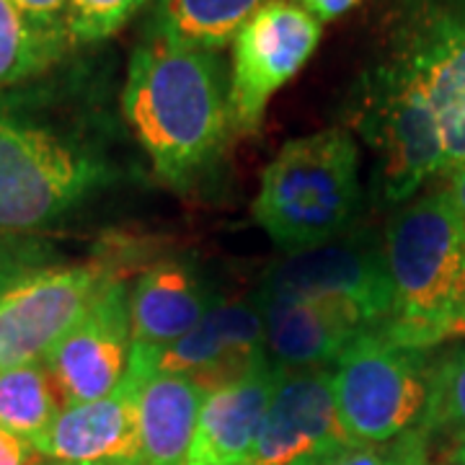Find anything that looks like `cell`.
<instances>
[{"mask_svg": "<svg viewBox=\"0 0 465 465\" xmlns=\"http://www.w3.org/2000/svg\"><path fill=\"white\" fill-rule=\"evenodd\" d=\"M122 106L158 179L186 186L232 130L231 70L220 52L143 39L130 57Z\"/></svg>", "mask_w": 465, "mask_h": 465, "instance_id": "1", "label": "cell"}, {"mask_svg": "<svg viewBox=\"0 0 465 465\" xmlns=\"http://www.w3.org/2000/svg\"><path fill=\"white\" fill-rule=\"evenodd\" d=\"M382 249L393 302L381 331L419 351L465 333V220L448 192L399 210Z\"/></svg>", "mask_w": 465, "mask_h": 465, "instance_id": "2", "label": "cell"}, {"mask_svg": "<svg viewBox=\"0 0 465 465\" xmlns=\"http://www.w3.org/2000/svg\"><path fill=\"white\" fill-rule=\"evenodd\" d=\"M360 148L344 127L290 140L264 168L253 217L280 249L344 235L360 210Z\"/></svg>", "mask_w": 465, "mask_h": 465, "instance_id": "3", "label": "cell"}, {"mask_svg": "<svg viewBox=\"0 0 465 465\" xmlns=\"http://www.w3.org/2000/svg\"><path fill=\"white\" fill-rule=\"evenodd\" d=\"M432 365L424 351L362 331L331 365V388L341 432L351 445L382 448L421 424Z\"/></svg>", "mask_w": 465, "mask_h": 465, "instance_id": "4", "label": "cell"}, {"mask_svg": "<svg viewBox=\"0 0 465 465\" xmlns=\"http://www.w3.org/2000/svg\"><path fill=\"white\" fill-rule=\"evenodd\" d=\"M357 130L381 161L385 200L406 202L445 171V134L427 88L391 60L370 67L357 88Z\"/></svg>", "mask_w": 465, "mask_h": 465, "instance_id": "5", "label": "cell"}, {"mask_svg": "<svg viewBox=\"0 0 465 465\" xmlns=\"http://www.w3.org/2000/svg\"><path fill=\"white\" fill-rule=\"evenodd\" d=\"M109 179V168L47 130L0 114V232L45 228Z\"/></svg>", "mask_w": 465, "mask_h": 465, "instance_id": "6", "label": "cell"}, {"mask_svg": "<svg viewBox=\"0 0 465 465\" xmlns=\"http://www.w3.org/2000/svg\"><path fill=\"white\" fill-rule=\"evenodd\" d=\"M259 292L326 302L365 329H381L393 302L385 249L367 232H344L313 249L290 251L266 269Z\"/></svg>", "mask_w": 465, "mask_h": 465, "instance_id": "7", "label": "cell"}, {"mask_svg": "<svg viewBox=\"0 0 465 465\" xmlns=\"http://www.w3.org/2000/svg\"><path fill=\"white\" fill-rule=\"evenodd\" d=\"M421 81L445 134V171L465 163V0H406L388 57Z\"/></svg>", "mask_w": 465, "mask_h": 465, "instance_id": "8", "label": "cell"}, {"mask_svg": "<svg viewBox=\"0 0 465 465\" xmlns=\"http://www.w3.org/2000/svg\"><path fill=\"white\" fill-rule=\"evenodd\" d=\"M104 262L36 269L0 295V370L45 362L114 280Z\"/></svg>", "mask_w": 465, "mask_h": 465, "instance_id": "9", "label": "cell"}, {"mask_svg": "<svg viewBox=\"0 0 465 465\" xmlns=\"http://www.w3.org/2000/svg\"><path fill=\"white\" fill-rule=\"evenodd\" d=\"M323 24L302 5L274 0L232 39L231 116L238 134L262 127L272 99L298 75L318 50Z\"/></svg>", "mask_w": 465, "mask_h": 465, "instance_id": "10", "label": "cell"}, {"mask_svg": "<svg viewBox=\"0 0 465 465\" xmlns=\"http://www.w3.org/2000/svg\"><path fill=\"white\" fill-rule=\"evenodd\" d=\"M153 372V349L133 341L122 382L104 399L63 409L36 452L52 463L140 465L137 406L143 382Z\"/></svg>", "mask_w": 465, "mask_h": 465, "instance_id": "11", "label": "cell"}, {"mask_svg": "<svg viewBox=\"0 0 465 465\" xmlns=\"http://www.w3.org/2000/svg\"><path fill=\"white\" fill-rule=\"evenodd\" d=\"M130 351V290L114 277L81 323L45 360L63 409L109 396L127 372Z\"/></svg>", "mask_w": 465, "mask_h": 465, "instance_id": "12", "label": "cell"}, {"mask_svg": "<svg viewBox=\"0 0 465 465\" xmlns=\"http://www.w3.org/2000/svg\"><path fill=\"white\" fill-rule=\"evenodd\" d=\"M150 349L155 372L192 378L204 391H215L272 365L256 298L215 300L186 336Z\"/></svg>", "mask_w": 465, "mask_h": 465, "instance_id": "13", "label": "cell"}, {"mask_svg": "<svg viewBox=\"0 0 465 465\" xmlns=\"http://www.w3.org/2000/svg\"><path fill=\"white\" fill-rule=\"evenodd\" d=\"M344 442L347 437L341 432L333 403L331 370L277 367L274 391L251 465H292Z\"/></svg>", "mask_w": 465, "mask_h": 465, "instance_id": "14", "label": "cell"}, {"mask_svg": "<svg viewBox=\"0 0 465 465\" xmlns=\"http://www.w3.org/2000/svg\"><path fill=\"white\" fill-rule=\"evenodd\" d=\"M266 354L282 370L329 367L365 329L354 316L318 300L259 292Z\"/></svg>", "mask_w": 465, "mask_h": 465, "instance_id": "15", "label": "cell"}, {"mask_svg": "<svg viewBox=\"0 0 465 465\" xmlns=\"http://www.w3.org/2000/svg\"><path fill=\"white\" fill-rule=\"evenodd\" d=\"M277 365L207 391L186 465H251L274 391Z\"/></svg>", "mask_w": 465, "mask_h": 465, "instance_id": "16", "label": "cell"}, {"mask_svg": "<svg viewBox=\"0 0 465 465\" xmlns=\"http://www.w3.org/2000/svg\"><path fill=\"white\" fill-rule=\"evenodd\" d=\"M213 300L200 277L182 262H155L148 266L130 292L133 341L166 347L200 323Z\"/></svg>", "mask_w": 465, "mask_h": 465, "instance_id": "17", "label": "cell"}, {"mask_svg": "<svg viewBox=\"0 0 465 465\" xmlns=\"http://www.w3.org/2000/svg\"><path fill=\"white\" fill-rule=\"evenodd\" d=\"M207 391L183 375L153 372L143 382L137 424L140 465H186Z\"/></svg>", "mask_w": 465, "mask_h": 465, "instance_id": "18", "label": "cell"}, {"mask_svg": "<svg viewBox=\"0 0 465 465\" xmlns=\"http://www.w3.org/2000/svg\"><path fill=\"white\" fill-rule=\"evenodd\" d=\"M274 0H155L145 39L189 50L223 52L246 21Z\"/></svg>", "mask_w": 465, "mask_h": 465, "instance_id": "19", "label": "cell"}, {"mask_svg": "<svg viewBox=\"0 0 465 465\" xmlns=\"http://www.w3.org/2000/svg\"><path fill=\"white\" fill-rule=\"evenodd\" d=\"M63 411V401L45 362L0 370V427L34 450Z\"/></svg>", "mask_w": 465, "mask_h": 465, "instance_id": "20", "label": "cell"}, {"mask_svg": "<svg viewBox=\"0 0 465 465\" xmlns=\"http://www.w3.org/2000/svg\"><path fill=\"white\" fill-rule=\"evenodd\" d=\"M65 52V42L32 26L11 0H0V88L39 78Z\"/></svg>", "mask_w": 465, "mask_h": 465, "instance_id": "21", "label": "cell"}, {"mask_svg": "<svg viewBox=\"0 0 465 465\" xmlns=\"http://www.w3.org/2000/svg\"><path fill=\"white\" fill-rule=\"evenodd\" d=\"M421 430L450 434L465 442V347L450 351L432 367Z\"/></svg>", "mask_w": 465, "mask_h": 465, "instance_id": "22", "label": "cell"}, {"mask_svg": "<svg viewBox=\"0 0 465 465\" xmlns=\"http://www.w3.org/2000/svg\"><path fill=\"white\" fill-rule=\"evenodd\" d=\"M150 0H67L70 45H99L130 24Z\"/></svg>", "mask_w": 465, "mask_h": 465, "instance_id": "23", "label": "cell"}, {"mask_svg": "<svg viewBox=\"0 0 465 465\" xmlns=\"http://www.w3.org/2000/svg\"><path fill=\"white\" fill-rule=\"evenodd\" d=\"M292 465H419L414 445L409 450H385L370 445H333V448L313 452Z\"/></svg>", "mask_w": 465, "mask_h": 465, "instance_id": "24", "label": "cell"}, {"mask_svg": "<svg viewBox=\"0 0 465 465\" xmlns=\"http://www.w3.org/2000/svg\"><path fill=\"white\" fill-rule=\"evenodd\" d=\"M11 3L39 32L73 47L67 39V0H11Z\"/></svg>", "mask_w": 465, "mask_h": 465, "instance_id": "25", "label": "cell"}, {"mask_svg": "<svg viewBox=\"0 0 465 465\" xmlns=\"http://www.w3.org/2000/svg\"><path fill=\"white\" fill-rule=\"evenodd\" d=\"M36 259L39 253L34 246H24L0 232V295L26 274L36 272Z\"/></svg>", "mask_w": 465, "mask_h": 465, "instance_id": "26", "label": "cell"}, {"mask_svg": "<svg viewBox=\"0 0 465 465\" xmlns=\"http://www.w3.org/2000/svg\"><path fill=\"white\" fill-rule=\"evenodd\" d=\"M39 460L42 455L29 442L0 427V465H39Z\"/></svg>", "mask_w": 465, "mask_h": 465, "instance_id": "27", "label": "cell"}, {"mask_svg": "<svg viewBox=\"0 0 465 465\" xmlns=\"http://www.w3.org/2000/svg\"><path fill=\"white\" fill-rule=\"evenodd\" d=\"M362 0H298V5H302L311 16H316L321 24L336 21L344 14H349L351 8H357Z\"/></svg>", "mask_w": 465, "mask_h": 465, "instance_id": "28", "label": "cell"}, {"mask_svg": "<svg viewBox=\"0 0 465 465\" xmlns=\"http://www.w3.org/2000/svg\"><path fill=\"white\" fill-rule=\"evenodd\" d=\"M448 194L450 200H452V204H455V210H458L460 217L465 220V163L455 168V171H450Z\"/></svg>", "mask_w": 465, "mask_h": 465, "instance_id": "29", "label": "cell"}, {"mask_svg": "<svg viewBox=\"0 0 465 465\" xmlns=\"http://www.w3.org/2000/svg\"><path fill=\"white\" fill-rule=\"evenodd\" d=\"M455 463L465 465V442H460V448L455 450Z\"/></svg>", "mask_w": 465, "mask_h": 465, "instance_id": "30", "label": "cell"}, {"mask_svg": "<svg viewBox=\"0 0 465 465\" xmlns=\"http://www.w3.org/2000/svg\"><path fill=\"white\" fill-rule=\"evenodd\" d=\"M50 465H104V463H50Z\"/></svg>", "mask_w": 465, "mask_h": 465, "instance_id": "31", "label": "cell"}]
</instances>
